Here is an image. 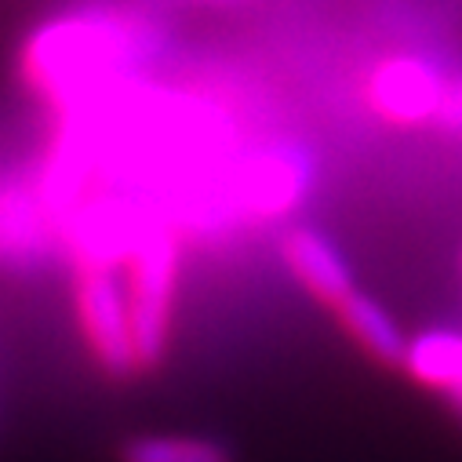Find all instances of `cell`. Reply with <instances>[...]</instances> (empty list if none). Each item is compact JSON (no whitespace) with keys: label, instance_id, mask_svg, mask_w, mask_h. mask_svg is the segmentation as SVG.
Segmentation results:
<instances>
[{"label":"cell","instance_id":"obj_5","mask_svg":"<svg viewBox=\"0 0 462 462\" xmlns=\"http://www.w3.org/2000/svg\"><path fill=\"white\" fill-rule=\"evenodd\" d=\"M69 302H73L77 335L84 342L91 365L109 379L139 375L121 273H106V270L69 273Z\"/></svg>","mask_w":462,"mask_h":462},{"label":"cell","instance_id":"obj_10","mask_svg":"<svg viewBox=\"0 0 462 462\" xmlns=\"http://www.w3.org/2000/svg\"><path fill=\"white\" fill-rule=\"evenodd\" d=\"M121 462H234L226 444L200 433H139L125 440Z\"/></svg>","mask_w":462,"mask_h":462},{"label":"cell","instance_id":"obj_2","mask_svg":"<svg viewBox=\"0 0 462 462\" xmlns=\"http://www.w3.org/2000/svg\"><path fill=\"white\" fill-rule=\"evenodd\" d=\"M182 259H186V237L179 234V226L157 222L139 241L132 259L121 266V288L128 299L139 372L161 368L171 350Z\"/></svg>","mask_w":462,"mask_h":462},{"label":"cell","instance_id":"obj_6","mask_svg":"<svg viewBox=\"0 0 462 462\" xmlns=\"http://www.w3.org/2000/svg\"><path fill=\"white\" fill-rule=\"evenodd\" d=\"M59 255L55 222L26 175L0 179V266L37 270L44 259Z\"/></svg>","mask_w":462,"mask_h":462},{"label":"cell","instance_id":"obj_3","mask_svg":"<svg viewBox=\"0 0 462 462\" xmlns=\"http://www.w3.org/2000/svg\"><path fill=\"white\" fill-rule=\"evenodd\" d=\"M313 157L310 150L281 139L245 143L226 186V211L234 229L273 226L295 215L313 189Z\"/></svg>","mask_w":462,"mask_h":462},{"label":"cell","instance_id":"obj_7","mask_svg":"<svg viewBox=\"0 0 462 462\" xmlns=\"http://www.w3.org/2000/svg\"><path fill=\"white\" fill-rule=\"evenodd\" d=\"M281 259L288 277L328 313H335L357 288L354 266L342 255V248L320 234L317 226H291L281 237Z\"/></svg>","mask_w":462,"mask_h":462},{"label":"cell","instance_id":"obj_12","mask_svg":"<svg viewBox=\"0 0 462 462\" xmlns=\"http://www.w3.org/2000/svg\"><path fill=\"white\" fill-rule=\"evenodd\" d=\"M200 5H237V0H200Z\"/></svg>","mask_w":462,"mask_h":462},{"label":"cell","instance_id":"obj_1","mask_svg":"<svg viewBox=\"0 0 462 462\" xmlns=\"http://www.w3.org/2000/svg\"><path fill=\"white\" fill-rule=\"evenodd\" d=\"M168 37L132 5L98 0L44 15L15 44V84L48 117L153 77Z\"/></svg>","mask_w":462,"mask_h":462},{"label":"cell","instance_id":"obj_9","mask_svg":"<svg viewBox=\"0 0 462 462\" xmlns=\"http://www.w3.org/2000/svg\"><path fill=\"white\" fill-rule=\"evenodd\" d=\"M331 317L365 357H372L375 365H386V368H401L408 335L386 313V306L379 299H372L368 291H354Z\"/></svg>","mask_w":462,"mask_h":462},{"label":"cell","instance_id":"obj_13","mask_svg":"<svg viewBox=\"0 0 462 462\" xmlns=\"http://www.w3.org/2000/svg\"><path fill=\"white\" fill-rule=\"evenodd\" d=\"M455 404H458V408H462V397H458V401H455Z\"/></svg>","mask_w":462,"mask_h":462},{"label":"cell","instance_id":"obj_8","mask_svg":"<svg viewBox=\"0 0 462 462\" xmlns=\"http://www.w3.org/2000/svg\"><path fill=\"white\" fill-rule=\"evenodd\" d=\"M401 372L440 397H462V331L458 328H426L408 335Z\"/></svg>","mask_w":462,"mask_h":462},{"label":"cell","instance_id":"obj_11","mask_svg":"<svg viewBox=\"0 0 462 462\" xmlns=\"http://www.w3.org/2000/svg\"><path fill=\"white\" fill-rule=\"evenodd\" d=\"M437 128L448 132V135H462V73L458 77L451 73V88H448V98H444Z\"/></svg>","mask_w":462,"mask_h":462},{"label":"cell","instance_id":"obj_4","mask_svg":"<svg viewBox=\"0 0 462 462\" xmlns=\"http://www.w3.org/2000/svg\"><path fill=\"white\" fill-rule=\"evenodd\" d=\"M451 73L419 51H386L361 73V102L393 132L437 128Z\"/></svg>","mask_w":462,"mask_h":462}]
</instances>
